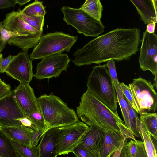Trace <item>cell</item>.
Returning a JSON list of instances; mask_svg holds the SVG:
<instances>
[{
	"label": "cell",
	"mask_w": 157,
	"mask_h": 157,
	"mask_svg": "<svg viewBox=\"0 0 157 157\" xmlns=\"http://www.w3.org/2000/svg\"><path fill=\"white\" fill-rule=\"evenodd\" d=\"M12 91L10 86L2 81L0 77V100L10 94Z\"/></svg>",
	"instance_id": "cell-34"
},
{
	"label": "cell",
	"mask_w": 157,
	"mask_h": 157,
	"mask_svg": "<svg viewBox=\"0 0 157 157\" xmlns=\"http://www.w3.org/2000/svg\"><path fill=\"white\" fill-rule=\"evenodd\" d=\"M0 157H19L11 140L0 129Z\"/></svg>",
	"instance_id": "cell-23"
},
{
	"label": "cell",
	"mask_w": 157,
	"mask_h": 157,
	"mask_svg": "<svg viewBox=\"0 0 157 157\" xmlns=\"http://www.w3.org/2000/svg\"><path fill=\"white\" fill-rule=\"evenodd\" d=\"M139 62L143 71H150L157 79V35L146 30L143 32Z\"/></svg>",
	"instance_id": "cell-10"
},
{
	"label": "cell",
	"mask_w": 157,
	"mask_h": 157,
	"mask_svg": "<svg viewBox=\"0 0 157 157\" xmlns=\"http://www.w3.org/2000/svg\"><path fill=\"white\" fill-rule=\"evenodd\" d=\"M87 90L117 115L118 101L113 82L105 64L95 66L89 74Z\"/></svg>",
	"instance_id": "cell-4"
},
{
	"label": "cell",
	"mask_w": 157,
	"mask_h": 157,
	"mask_svg": "<svg viewBox=\"0 0 157 157\" xmlns=\"http://www.w3.org/2000/svg\"><path fill=\"white\" fill-rule=\"evenodd\" d=\"M44 121V127L40 137L48 130L71 125L80 121L76 113L67 104L52 93L44 94L37 98Z\"/></svg>",
	"instance_id": "cell-3"
},
{
	"label": "cell",
	"mask_w": 157,
	"mask_h": 157,
	"mask_svg": "<svg viewBox=\"0 0 157 157\" xmlns=\"http://www.w3.org/2000/svg\"><path fill=\"white\" fill-rule=\"evenodd\" d=\"M3 22L0 21V53L5 48L10 38L18 36H23L16 32L11 31L5 29L2 25Z\"/></svg>",
	"instance_id": "cell-27"
},
{
	"label": "cell",
	"mask_w": 157,
	"mask_h": 157,
	"mask_svg": "<svg viewBox=\"0 0 157 157\" xmlns=\"http://www.w3.org/2000/svg\"><path fill=\"white\" fill-rule=\"evenodd\" d=\"M125 141V140H124ZM124 146L120 153L119 157H127L124 148Z\"/></svg>",
	"instance_id": "cell-44"
},
{
	"label": "cell",
	"mask_w": 157,
	"mask_h": 157,
	"mask_svg": "<svg viewBox=\"0 0 157 157\" xmlns=\"http://www.w3.org/2000/svg\"><path fill=\"white\" fill-rule=\"evenodd\" d=\"M20 12L23 20L29 25L37 30L43 33V28L44 23V17L33 16L29 17L22 14Z\"/></svg>",
	"instance_id": "cell-28"
},
{
	"label": "cell",
	"mask_w": 157,
	"mask_h": 157,
	"mask_svg": "<svg viewBox=\"0 0 157 157\" xmlns=\"http://www.w3.org/2000/svg\"><path fill=\"white\" fill-rule=\"evenodd\" d=\"M138 113H154L157 109V94L151 82L142 77L129 85Z\"/></svg>",
	"instance_id": "cell-8"
},
{
	"label": "cell",
	"mask_w": 157,
	"mask_h": 157,
	"mask_svg": "<svg viewBox=\"0 0 157 157\" xmlns=\"http://www.w3.org/2000/svg\"><path fill=\"white\" fill-rule=\"evenodd\" d=\"M2 23L3 27L11 31L16 32L23 36L10 38L8 44L15 46L28 52L30 48H35L38 43L42 33L28 24L22 18L20 9L7 14Z\"/></svg>",
	"instance_id": "cell-5"
},
{
	"label": "cell",
	"mask_w": 157,
	"mask_h": 157,
	"mask_svg": "<svg viewBox=\"0 0 157 157\" xmlns=\"http://www.w3.org/2000/svg\"><path fill=\"white\" fill-rule=\"evenodd\" d=\"M21 12L23 14L29 17H44L46 13L43 2L37 0L26 6L21 10Z\"/></svg>",
	"instance_id": "cell-24"
},
{
	"label": "cell",
	"mask_w": 157,
	"mask_h": 157,
	"mask_svg": "<svg viewBox=\"0 0 157 157\" xmlns=\"http://www.w3.org/2000/svg\"><path fill=\"white\" fill-rule=\"evenodd\" d=\"M16 4V0H0V9L14 7Z\"/></svg>",
	"instance_id": "cell-39"
},
{
	"label": "cell",
	"mask_w": 157,
	"mask_h": 157,
	"mask_svg": "<svg viewBox=\"0 0 157 157\" xmlns=\"http://www.w3.org/2000/svg\"><path fill=\"white\" fill-rule=\"evenodd\" d=\"M59 127L50 129L45 132L37 146L38 157H55Z\"/></svg>",
	"instance_id": "cell-16"
},
{
	"label": "cell",
	"mask_w": 157,
	"mask_h": 157,
	"mask_svg": "<svg viewBox=\"0 0 157 157\" xmlns=\"http://www.w3.org/2000/svg\"><path fill=\"white\" fill-rule=\"evenodd\" d=\"M30 0H16L17 4L21 6L29 2Z\"/></svg>",
	"instance_id": "cell-43"
},
{
	"label": "cell",
	"mask_w": 157,
	"mask_h": 157,
	"mask_svg": "<svg viewBox=\"0 0 157 157\" xmlns=\"http://www.w3.org/2000/svg\"><path fill=\"white\" fill-rule=\"evenodd\" d=\"M24 117L14 98L13 90L10 94L0 100V126L22 125L17 119Z\"/></svg>",
	"instance_id": "cell-13"
},
{
	"label": "cell",
	"mask_w": 157,
	"mask_h": 157,
	"mask_svg": "<svg viewBox=\"0 0 157 157\" xmlns=\"http://www.w3.org/2000/svg\"><path fill=\"white\" fill-rule=\"evenodd\" d=\"M129 119L132 128V132L134 136L140 137L137 123V113L127 101Z\"/></svg>",
	"instance_id": "cell-29"
},
{
	"label": "cell",
	"mask_w": 157,
	"mask_h": 157,
	"mask_svg": "<svg viewBox=\"0 0 157 157\" xmlns=\"http://www.w3.org/2000/svg\"><path fill=\"white\" fill-rule=\"evenodd\" d=\"M106 66L113 82H119L116 71L115 61L110 60L106 62Z\"/></svg>",
	"instance_id": "cell-33"
},
{
	"label": "cell",
	"mask_w": 157,
	"mask_h": 157,
	"mask_svg": "<svg viewBox=\"0 0 157 157\" xmlns=\"http://www.w3.org/2000/svg\"><path fill=\"white\" fill-rule=\"evenodd\" d=\"M61 11L64 21L76 29L79 34L97 37L104 31L105 27L101 21L94 18L80 8L63 6Z\"/></svg>",
	"instance_id": "cell-7"
},
{
	"label": "cell",
	"mask_w": 157,
	"mask_h": 157,
	"mask_svg": "<svg viewBox=\"0 0 157 157\" xmlns=\"http://www.w3.org/2000/svg\"><path fill=\"white\" fill-rule=\"evenodd\" d=\"M125 139H124L121 142L118 149L115 152L112 157H119L123 147Z\"/></svg>",
	"instance_id": "cell-42"
},
{
	"label": "cell",
	"mask_w": 157,
	"mask_h": 157,
	"mask_svg": "<svg viewBox=\"0 0 157 157\" xmlns=\"http://www.w3.org/2000/svg\"><path fill=\"white\" fill-rule=\"evenodd\" d=\"M136 140H131L127 143V139H125L124 147L127 157L135 156L137 149Z\"/></svg>",
	"instance_id": "cell-32"
},
{
	"label": "cell",
	"mask_w": 157,
	"mask_h": 157,
	"mask_svg": "<svg viewBox=\"0 0 157 157\" xmlns=\"http://www.w3.org/2000/svg\"><path fill=\"white\" fill-rule=\"evenodd\" d=\"M15 56L9 55L7 57L4 58L3 56L0 59V72L4 73L9 64L15 57Z\"/></svg>",
	"instance_id": "cell-35"
},
{
	"label": "cell",
	"mask_w": 157,
	"mask_h": 157,
	"mask_svg": "<svg viewBox=\"0 0 157 157\" xmlns=\"http://www.w3.org/2000/svg\"><path fill=\"white\" fill-rule=\"evenodd\" d=\"M13 93L17 102L25 117L35 112L40 111L37 98L29 83L20 82Z\"/></svg>",
	"instance_id": "cell-14"
},
{
	"label": "cell",
	"mask_w": 157,
	"mask_h": 157,
	"mask_svg": "<svg viewBox=\"0 0 157 157\" xmlns=\"http://www.w3.org/2000/svg\"><path fill=\"white\" fill-rule=\"evenodd\" d=\"M72 153L76 157H95L87 151L78 145L74 149Z\"/></svg>",
	"instance_id": "cell-36"
},
{
	"label": "cell",
	"mask_w": 157,
	"mask_h": 157,
	"mask_svg": "<svg viewBox=\"0 0 157 157\" xmlns=\"http://www.w3.org/2000/svg\"><path fill=\"white\" fill-rule=\"evenodd\" d=\"M2 56H3L2 54V53H0V59L1 57Z\"/></svg>",
	"instance_id": "cell-45"
},
{
	"label": "cell",
	"mask_w": 157,
	"mask_h": 157,
	"mask_svg": "<svg viewBox=\"0 0 157 157\" xmlns=\"http://www.w3.org/2000/svg\"><path fill=\"white\" fill-rule=\"evenodd\" d=\"M76 114L89 126H95L105 132L122 134L119 124L124 123L119 115L111 110L87 90L81 97L79 105L76 108Z\"/></svg>",
	"instance_id": "cell-2"
},
{
	"label": "cell",
	"mask_w": 157,
	"mask_h": 157,
	"mask_svg": "<svg viewBox=\"0 0 157 157\" xmlns=\"http://www.w3.org/2000/svg\"><path fill=\"white\" fill-rule=\"evenodd\" d=\"M22 125L25 127L32 128L33 126L30 120L27 117H24L17 119Z\"/></svg>",
	"instance_id": "cell-40"
},
{
	"label": "cell",
	"mask_w": 157,
	"mask_h": 157,
	"mask_svg": "<svg viewBox=\"0 0 157 157\" xmlns=\"http://www.w3.org/2000/svg\"><path fill=\"white\" fill-rule=\"evenodd\" d=\"M11 142L19 157H38L37 146H29L13 140Z\"/></svg>",
	"instance_id": "cell-26"
},
{
	"label": "cell",
	"mask_w": 157,
	"mask_h": 157,
	"mask_svg": "<svg viewBox=\"0 0 157 157\" xmlns=\"http://www.w3.org/2000/svg\"><path fill=\"white\" fill-rule=\"evenodd\" d=\"M156 23L154 22L150 23L147 25L146 30L148 33H155Z\"/></svg>",
	"instance_id": "cell-41"
},
{
	"label": "cell",
	"mask_w": 157,
	"mask_h": 157,
	"mask_svg": "<svg viewBox=\"0 0 157 157\" xmlns=\"http://www.w3.org/2000/svg\"><path fill=\"white\" fill-rule=\"evenodd\" d=\"M33 130L34 131L31 139V146H37L40 140V137L43 131L37 129Z\"/></svg>",
	"instance_id": "cell-38"
},
{
	"label": "cell",
	"mask_w": 157,
	"mask_h": 157,
	"mask_svg": "<svg viewBox=\"0 0 157 157\" xmlns=\"http://www.w3.org/2000/svg\"><path fill=\"white\" fill-rule=\"evenodd\" d=\"M90 128L82 121L59 127L55 157L72 153Z\"/></svg>",
	"instance_id": "cell-9"
},
{
	"label": "cell",
	"mask_w": 157,
	"mask_h": 157,
	"mask_svg": "<svg viewBox=\"0 0 157 157\" xmlns=\"http://www.w3.org/2000/svg\"><path fill=\"white\" fill-rule=\"evenodd\" d=\"M94 18L101 21L103 6L99 0H86L80 8Z\"/></svg>",
	"instance_id": "cell-22"
},
{
	"label": "cell",
	"mask_w": 157,
	"mask_h": 157,
	"mask_svg": "<svg viewBox=\"0 0 157 157\" xmlns=\"http://www.w3.org/2000/svg\"><path fill=\"white\" fill-rule=\"evenodd\" d=\"M137 144V149L136 153L134 157H148L144 143L140 140H136Z\"/></svg>",
	"instance_id": "cell-37"
},
{
	"label": "cell",
	"mask_w": 157,
	"mask_h": 157,
	"mask_svg": "<svg viewBox=\"0 0 157 157\" xmlns=\"http://www.w3.org/2000/svg\"><path fill=\"white\" fill-rule=\"evenodd\" d=\"M113 82L116 92L118 102L124 121V124L132 132V128L129 116L127 101L121 90L120 82Z\"/></svg>",
	"instance_id": "cell-21"
},
{
	"label": "cell",
	"mask_w": 157,
	"mask_h": 157,
	"mask_svg": "<svg viewBox=\"0 0 157 157\" xmlns=\"http://www.w3.org/2000/svg\"><path fill=\"white\" fill-rule=\"evenodd\" d=\"M140 30L137 27L117 28L98 36L73 53L78 66L99 64L113 60H128L139 50Z\"/></svg>",
	"instance_id": "cell-1"
},
{
	"label": "cell",
	"mask_w": 157,
	"mask_h": 157,
	"mask_svg": "<svg viewBox=\"0 0 157 157\" xmlns=\"http://www.w3.org/2000/svg\"><path fill=\"white\" fill-rule=\"evenodd\" d=\"M120 86L122 93L127 101L135 111L138 113V109L133 100L129 85L121 82L120 83Z\"/></svg>",
	"instance_id": "cell-31"
},
{
	"label": "cell",
	"mask_w": 157,
	"mask_h": 157,
	"mask_svg": "<svg viewBox=\"0 0 157 157\" xmlns=\"http://www.w3.org/2000/svg\"><path fill=\"white\" fill-rule=\"evenodd\" d=\"M139 119L144 130L152 137L157 139V114L145 113L140 114Z\"/></svg>",
	"instance_id": "cell-20"
},
{
	"label": "cell",
	"mask_w": 157,
	"mask_h": 157,
	"mask_svg": "<svg viewBox=\"0 0 157 157\" xmlns=\"http://www.w3.org/2000/svg\"><path fill=\"white\" fill-rule=\"evenodd\" d=\"M90 128L78 146L84 148L95 157H101L106 132L95 126Z\"/></svg>",
	"instance_id": "cell-15"
},
{
	"label": "cell",
	"mask_w": 157,
	"mask_h": 157,
	"mask_svg": "<svg viewBox=\"0 0 157 157\" xmlns=\"http://www.w3.org/2000/svg\"><path fill=\"white\" fill-rule=\"evenodd\" d=\"M145 24L157 22V0H130Z\"/></svg>",
	"instance_id": "cell-17"
},
{
	"label": "cell",
	"mask_w": 157,
	"mask_h": 157,
	"mask_svg": "<svg viewBox=\"0 0 157 157\" xmlns=\"http://www.w3.org/2000/svg\"><path fill=\"white\" fill-rule=\"evenodd\" d=\"M124 139L126 138L121 134L106 132L101 157H112Z\"/></svg>",
	"instance_id": "cell-19"
},
{
	"label": "cell",
	"mask_w": 157,
	"mask_h": 157,
	"mask_svg": "<svg viewBox=\"0 0 157 157\" xmlns=\"http://www.w3.org/2000/svg\"><path fill=\"white\" fill-rule=\"evenodd\" d=\"M27 118L30 120L33 126L37 129L43 131L44 127V121L40 111L33 113L30 115Z\"/></svg>",
	"instance_id": "cell-30"
},
{
	"label": "cell",
	"mask_w": 157,
	"mask_h": 157,
	"mask_svg": "<svg viewBox=\"0 0 157 157\" xmlns=\"http://www.w3.org/2000/svg\"><path fill=\"white\" fill-rule=\"evenodd\" d=\"M0 129L11 140L31 147V139L33 130L23 125L0 126Z\"/></svg>",
	"instance_id": "cell-18"
},
{
	"label": "cell",
	"mask_w": 157,
	"mask_h": 157,
	"mask_svg": "<svg viewBox=\"0 0 157 157\" xmlns=\"http://www.w3.org/2000/svg\"><path fill=\"white\" fill-rule=\"evenodd\" d=\"M70 61L67 53H57L44 57L37 64L33 77L39 80L57 77L67 69Z\"/></svg>",
	"instance_id": "cell-11"
},
{
	"label": "cell",
	"mask_w": 157,
	"mask_h": 157,
	"mask_svg": "<svg viewBox=\"0 0 157 157\" xmlns=\"http://www.w3.org/2000/svg\"><path fill=\"white\" fill-rule=\"evenodd\" d=\"M77 38V36H72L61 32L42 35L30 54V59L32 61L64 51L69 52Z\"/></svg>",
	"instance_id": "cell-6"
},
{
	"label": "cell",
	"mask_w": 157,
	"mask_h": 157,
	"mask_svg": "<svg viewBox=\"0 0 157 157\" xmlns=\"http://www.w3.org/2000/svg\"><path fill=\"white\" fill-rule=\"evenodd\" d=\"M141 135L140 136L144 143L148 157H157L156 148L154 143L157 140L148 134L144 128L141 123L140 126Z\"/></svg>",
	"instance_id": "cell-25"
},
{
	"label": "cell",
	"mask_w": 157,
	"mask_h": 157,
	"mask_svg": "<svg viewBox=\"0 0 157 157\" xmlns=\"http://www.w3.org/2000/svg\"><path fill=\"white\" fill-rule=\"evenodd\" d=\"M32 61L27 52L21 51L15 55L5 72L20 82L29 83L34 75Z\"/></svg>",
	"instance_id": "cell-12"
}]
</instances>
